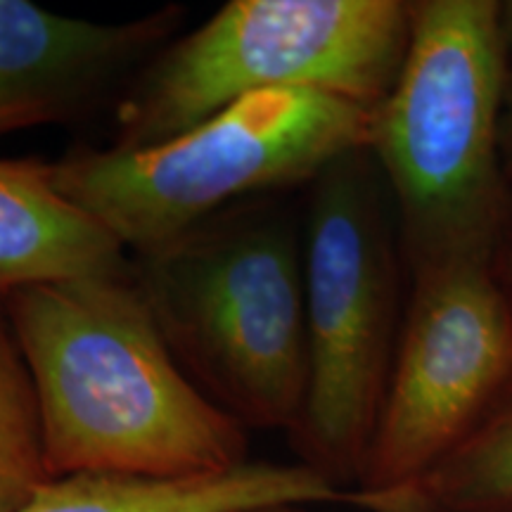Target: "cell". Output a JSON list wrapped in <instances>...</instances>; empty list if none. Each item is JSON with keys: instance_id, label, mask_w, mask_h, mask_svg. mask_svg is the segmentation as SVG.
Returning a JSON list of instances; mask_svg holds the SVG:
<instances>
[{"instance_id": "obj_12", "label": "cell", "mask_w": 512, "mask_h": 512, "mask_svg": "<svg viewBox=\"0 0 512 512\" xmlns=\"http://www.w3.org/2000/svg\"><path fill=\"white\" fill-rule=\"evenodd\" d=\"M50 479L36 384L0 294V512H17Z\"/></svg>"}, {"instance_id": "obj_10", "label": "cell", "mask_w": 512, "mask_h": 512, "mask_svg": "<svg viewBox=\"0 0 512 512\" xmlns=\"http://www.w3.org/2000/svg\"><path fill=\"white\" fill-rule=\"evenodd\" d=\"M271 503H349V491L299 460H249L223 475L174 482L110 475L50 479L17 512H228Z\"/></svg>"}, {"instance_id": "obj_6", "label": "cell", "mask_w": 512, "mask_h": 512, "mask_svg": "<svg viewBox=\"0 0 512 512\" xmlns=\"http://www.w3.org/2000/svg\"><path fill=\"white\" fill-rule=\"evenodd\" d=\"M387 197L373 155L358 150L311 183L306 216L309 387L290 444L344 491L366 467L406 309Z\"/></svg>"}, {"instance_id": "obj_7", "label": "cell", "mask_w": 512, "mask_h": 512, "mask_svg": "<svg viewBox=\"0 0 512 512\" xmlns=\"http://www.w3.org/2000/svg\"><path fill=\"white\" fill-rule=\"evenodd\" d=\"M512 368V294L494 259L411 268L392 377L349 505L425 477L501 392Z\"/></svg>"}, {"instance_id": "obj_2", "label": "cell", "mask_w": 512, "mask_h": 512, "mask_svg": "<svg viewBox=\"0 0 512 512\" xmlns=\"http://www.w3.org/2000/svg\"><path fill=\"white\" fill-rule=\"evenodd\" d=\"M505 3L411 0V38L368 152L394 202L408 268L496 259L512 226L503 157Z\"/></svg>"}, {"instance_id": "obj_1", "label": "cell", "mask_w": 512, "mask_h": 512, "mask_svg": "<svg viewBox=\"0 0 512 512\" xmlns=\"http://www.w3.org/2000/svg\"><path fill=\"white\" fill-rule=\"evenodd\" d=\"M53 479H195L249 463L247 430L183 373L124 271L3 294Z\"/></svg>"}, {"instance_id": "obj_15", "label": "cell", "mask_w": 512, "mask_h": 512, "mask_svg": "<svg viewBox=\"0 0 512 512\" xmlns=\"http://www.w3.org/2000/svg\"><path fill=\"white\" fill-rule=\"evenodd\" d=\"M228 512H313L311 505L299 503H271V505H254V508H240Z\"/></svg>"}, {"instance_id": "obj_8", "label": "cell", "mask_w": 512, "mask_h": 512, "mask_svg": "<svg viewBox=\"0 0 512 512\" xmlns=\"http://www.w3.org/2000/svg\"><path fill=\"white\" fill-rule=\"evenodd\" d=\"M181 5L128 22H93L27 0H0V138L67 126L119 100L140 69L174 41Z\"/></svg>"}, {"instance_id": "obj_14", "label": "cell", "mask_w": 512, "mask_h": 512, "mask_svg": "<svg viewBox=\"0 0 512 512\" xmlns=\"http://www.w3.org/2000/svg\"><path fill=\"white\" fill-rule=\"evenodd\" d=\"M494 268L498 278H501V283L508 287V292L512 294V226L508 228V233H505L501 247H498Z\"/></svg>"}, {"instance_id": "obj_3", "label": "cell", "mask_w": 512, "mask_h": 512, "mask_svg": "<svg viewBox=\"0 0 512 512\" xmlns=\"http://www.w3.org/2000/svg\"><path fill=\"white\" fill-rule=\"evenodd\" d=\"M164 342L245 430H290L309 387L306 266L290 211L254 197L131 256Z\"/></svg>"}, {"instance_id": "obj_4", "label": "cell", "mask_w": 512, "mask_h": 512, "mask_svg": "<svg viewBox=\"0 0 512 512\" xmlns=\"http://www.w3.org/2000/svg\"><path fill=\"white\" fill-rule=\"evenodd\" d=\"M375 107L318 91L247 95L162 145H79L53 162L57 190L131 256L181 238L254 197L313 183L368 150Z\"/></svg>"}, {"instance_id": "obj_11", "label": "cell", "mask_w": 512, "mask_h": 512, "mask_svg": "<svg viewBox=\"0 0 512 512\" xmlns=\"http://www.w3.org/2000/svg\"><path fill=\"white\" fill-rule=\"evenodd\" d=\"M366 512H512V368L465 439L418 482L363 503Z\"/></svg>"}, {"instance_id": "obj_9", "label": "cell", "mask_w": 512, "mask_h": 512, "mask_svg": "<svg viewBox=\"0 0 512 512\" xmlns=\"http://www.w3.org/2000/svg\"><path fill=\"white\" fill-rule=\"evenodd\" d=\"M128 264L110 230L57 190L53 162L0 159V294Z\"/></svg>"}, {"instance_id": "obj_5", "label": "cell", "mask_w": 512, "mask_h": 512, "mask_svg": "<svg viewBox=\"0 0 512 512\" xmlns=\"http://www.w3.org/2000/svg\"><path fill=\"white\" fill-rule=\"evenodd\" d=\"M408 38V0H230L133 76L114 102L112 145H162L264 91L377 107L392 93Z\"/></svg>"}, {"instance_id": "obj_13", "label": "cell", "mask_w": 512, "mask_h": 512, "mask_svg": "<svg viewBox=\"0 0 512 512\" xmlns=\"http://www.w3.org/2000/svg\"><path fill=\"white\" fill-rule=\"evenodd\" d=\"M505 27H508V88H505L503 112V157L512 176V3H505Z\"/></svg>"}]
</instances>
